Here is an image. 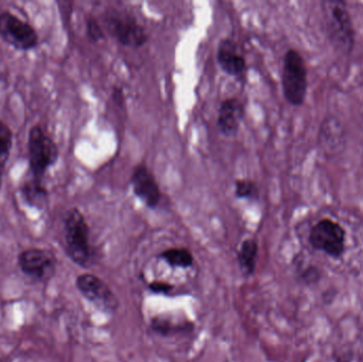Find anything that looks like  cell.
I'll return each instance as SVG.
<instances>
[{"mask_svg":"<svg viewBox=\"0 0 363 362\" xmlns=\"http://www.w3.org/2000/svg\"><path fill=\"white\" fill-rule=\"evenodd\" d=\"M17 265L28 278L36 282H47L55 276L57 261L50 251L31 248L19 253Z\"/></svg>","mask_w":363,"mask_h":362,"instance_id":"7","label":"cell"},{"mask_svg":"<svg viewBox=\"0 0 363 362\" xmlns=\"http://www.w3.org/2000/svg\"><path fill=\"white\" fill-rule=\"evenodd\" d=\"M23 199L33 206H42L48 198V193L43 185V181L30 176L21 187Z\"/></svg>","mask_w":363,"mask_h":362,"instance_id":"14","label":"cell"},{"mask_svg":"<svg viewBox=\"0 0 363 362\" xmlns=\"http://www.w3.org/2000/svg\"><path fill=\"white\" fill-rule=\"evenodd\" d=\"M113 98H114V101L117 104L123 106V101H125V95H123V89H119V87H114V89H113Z\"/></svg>","mask_w":363,"mask_h":362,"instance_id":"21","label":"cell"},{"mask_svg":"<svg viewBox=\"0 0 363 362\" xmlns=\"http://www.w3.org/2000/svg\"><path fill=\"white\" fill-rule=\"evenodd\" d=\"M106 27L110 35L123 46L140 48L148 42L146 29L130 15H110L106 17Z\"/></svg>","mask_w":363,"mask_h":362,"instance_id":"8","label":"cell"},{"mask_svg":"<svg viewBox=\"0 0 363 362\" xmlns=\"http://www.w3.org/2000/svg\"><path fill=\"white\" fill-rule=\"evenodd\" d=\"M64 248L70 261L82 268L91 265L93 251L89 242V227L78 208H70L63 220Z\"/></svg>","mask_w":363,"mask_h":362,"instance_id":"1","label":"cell"},{"mask_svg":"<svg viewBox=\"0 0 363 362\" xmlns=\"http://www.w3.org/2000/svg\"><path fill=\"white\" fill-rule=\"evenodd\" d=\"M281 85L284 97L288 103L294 106L304 104L308 89V77L304 57L296 49H289L284 55Z\"/></svg>","mask_w":363,"mask_h":362,"instance_id":"3","label":"cell"},{"mask_svg":"<svg viewBox=\"0 0 363 362\" xmlns=\"http://www.w3.org/2000/svg\"><path fill=\"white\" fill-rule=\"evenodd\" d=\"M216 59L222 72L228 76L241 78L247 72V61L242 55L237 52L232 40H223L220 43Z\"/></svg>","mask_w":363,"mask_h":362,"instance_id":"12","label":"cell"},{"mask_svg":"<svg viewBox=\"0 0 363 362\" xmlns=\"http://www.w3.org/2000/svg\"><path fill=\"white\" fill-rule=\"evenodd\" d=\"M345 230L330 219H322L311 227L309 233L311 247L333 259H340L345 254Z\"/></svg>","mask_w":363,"mask_h":362,"instance_id":"5","label":"cell"},{"mask_svg":"<svg viewBox=\"0 0 363 362\" xmlns=\"http://www.w3.org/2000/svg\"><path fill=\"white\" fill-rule=\"evenodd\" d=\"M132 189L134 195L150 210H155L161 203L163 193L157 179L145 164H138L132 172Z\"/></svg>","mask_w":363,"mask_h":362,"instance_id":"10","label":"cell"},{"mask_svg":"<svg viewBox=\"0 0 363 362\" xmlns=\"http://www.w3.org/2000/svg\"><path fill=\"white\" fill-rule=\"evenodd\" d=\"M235 196L238 199L250 200L257 198L258 188L253 181L240 179L235 182Z\"/></svg>","mask_w":363,"mask_h":362,"instance_id":"18","label":"cell"},{"mask_svg":"<svg viewBox=\"0 0 363 362\" xmlns=\"http://www.w3.org/2000/svg\"><path fill=\"white\" fill-rule=\"evenodd\" d=\"M81 295L91 304L106 312H114L119 306L116 295L106 283L91 273H83L76 280Z\"/></svg>","mask_w":363,"mask_h":362,"instance_id":"9","label":"cell"},{"mask_svg":"<svg viewBox=\"0 0 363 362\" xmlns=\"http://www.w3.org/2000/svg\"><path fill=\"white\" fill-rule=\"evenodd\" d=\"M4 169H6V165L0 164V187H1L2 184V176H4Z\"/></svg>","mask_w":363,"mask_h":362,"instance_id":"22","label":"cell"},{"mask_svg":"<svg viewBox=\"0 0 363 362\" xmlns=\"http://www.w3.org/2000/svg\"><path fill=\"white\" fill-rule=\"evenodd\" d=\"M0 36L17 50H31L38 43L34 28L8 11L0 13Z\"/></svg>","mask_w":363,"mask_h":362,"instance_id":"6","label":"cell"},{"mask_svg":"<svg viewBox=\"0 0 363 362\" xmlns=\"http://www.w3.org/2000/svg\"><path fill=\"white\" fill-rule=\"evenodd\" d=\"M245 117V106L237 98H228L220 104L218 111L217 128L225 137H234Z\"/></svg>","mask_w":363,"mask_h":362,"instance_id":"11","label":"cell"},{"mask_svg":"<svg viewBox=\"0 0 363 362\" xmlns=\"http://www.w3.org/2000/svg\"><path fill=\"white\" fill-rule=\"evenodd\" d=\"M164 261L174 268H190L194 265V255L186 248L167 249L160 254Z\"/></svg>","mask_w":363,"mask_h":362,"instance_id":"15","label":"cell"},{"mask_svg":"<svg viewBox=\"0 0 363 362\" xmlns=\"http://www.w3.org/2000/svg\"><path fill=\"white\" fill-rule=\"evenodd\" d=\"M149 289L157 295H169L174 289V285L165 282H152L149 284Z\"/></svg>","mask_w":363,"mask_h":362,"instance_id":"20","label":"cell"},{"mask_svg":"<svg viewBox=\"0 0 363 362\" xmlns=\"http://www.w3.org/2000/svg\"><path fill=\"white\" fill-rule=\"evenodd\" d=\"M326 34L335 48L351 53L355 46V30L347 4L343 1L322 2Z\"/></svg>","mask_w":363,"mask_h":362,"instance_id":"2","label":"cell"},{"mask_svg":"<svg viewBox=\"0 0 363 362\" xmlns=\"http://www.w3.org/2000/svg\"><path fill=\"white\" fill-rule=\"evenodd\" d=\"M257 254L258 244L255 239L247 238L241 242L237 254V261L243 276H251L255 272Z\"/></svg>","mask_w":363,"mask_h":362,"instance_id":"13","label":"cell"},{"mask_svg":"<svg viewBox=\"0 0 363 362\" xmlns=\"http://www.w3.org/2000/svg\"><path fill=\"white\" fill-rule=\"evenodd\" d=\"M86 31L87 36L91 42L98 43L104 38V29L95 18L87 19Z\"/></svg>","mask_w":363,"mask_h":362,"instance_id":"19","label":"cell"},{"mask_svg":"<svg viewBox=\"0 0 363 362\" xmlns=\"http://www.w3.org/2000/svg\"><path fill=\"white\" fill-rule=\"evenodd\" d=\"M151 329L160 335L167 336L180 333V332L185 331V329L189 331L190 324L189 323L186 325L177 324V323H172V321L167 320V319L155 317L151 322Z\"/></svg>","mask_w":363,"mask_h":362,"instance_id":"16","label":"cell"},{"mask_svg":"<svg viewBox=\"0 0 363 362\" xmlns=\"http://www.w3.org/2000/svg\"><path fill=\"white\" fill-rule=\"evenodd\" d=\"M28 155L32 178L43 181V176L59 159V149L52 138L40 125H34L28 135Z\"/></svg>","mask_w":363,"mask_h":362,"instance_id":"4","label":"cell"},{"mask_svg":"<svg viewBox=\"0 0 363 362\" xmlns=\"http://www.w3.org/2000/svg\"><path fill=\"white\" fill-rule=\"evenodd\" d=\"M12 131L10 128L4 121H0V164L6 165L8 163L12 148Z\"/></svg>","mask_w":363,"mask_h":362,"instance_id":"17","label":"cell"}]
</instances>
